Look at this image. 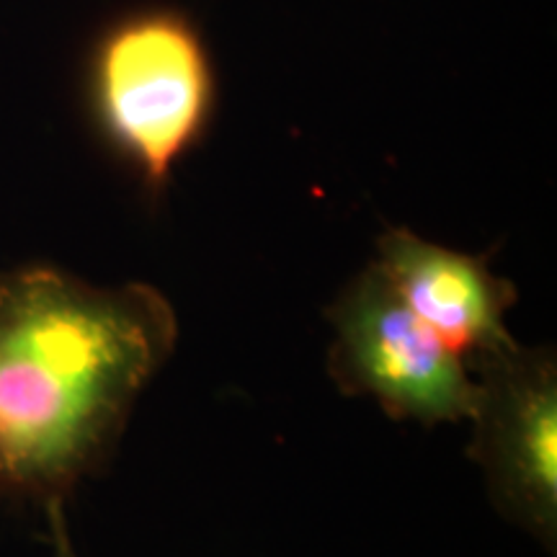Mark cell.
Here are the masks:
<instances>
[{"label":"cell","instance_id":"1","mask_svg":"<svg viewBox=\"0 0 557 557\" xmlns=\"http://www.w3.org/2000/svg\"><path fill=\"white\" fill-rule=\"evenodd\" d=\"M176 341V310L150 284L94 287L50 263L0 271V496L65 500Z\"/></svg>","mask_w":557,"mask_h":557},{"label":"cell","instance_id":"5","mask_svg":"<svg viewBox=\"0 0 557 557\" xmlns=\"http://www.w3.org/2000/svg\"><path fill=\"white\" fill-rule=\"evenodd\" d=\"M374 267L465 364L517 346L506 329V312L517 305L519 292L480 256L393 227L377 240Z\"/></svg>","mask_w":557,"mask_h":557},{"label":"cell","instance_id":"2","mask_svg":"<svg viewBox=\"0 0 557 557\" xmlns=\"http://www.w3.org/2000/svg\"><path fill=\"white\" fill-rule=\"evenodd\" d=\"M96 129L148 199L212 129L220 81L201 26L178 5L120 13L96 37L86 73Z\"/></svg>","mask_w":557,"mask_h":557},{"label":"cell","instance_id":"6","mask_svg":"<svg viewBox=\"0 0 557 557\" xmlns=\"http://www.w3.org/2000/svg\"><path fill=\"white\" fill-rule=\"evenodd\" d=\"M45 513H47V527H50L52 557H81L78 549H75V545H73V537H70L65 500H60V498L47 500Z\"/></svg>","mask_w":557,"mask_h":557},{"label":"cell","instance_id":"4","mask_svg":"<svg viewBox=\"0 0 557 557\" xmlns=\"http://www.w3.org/2000/svg\"><path fill=\"white\" fill-rule=\"evenodd\" d=\"M470 455L493 504L542 545L557 540V364L547 348L511 346L472 361Z\"/></svg>","mask_w":557,"mask_h":557},{"label":"cell","instance_id":"3","mask_svg":"<svg viewBox=\"0 0 557 557\" xmlns=\"http://www.w3.org/2000/svg\"><path fill=\"white\" fill-rule=\"evenodd\" d=\"M329 320L336 331L331 374L346 393L367 395L387 416L426 426L472 416L475 374L395 295L374 263L341 292Z\"/></svg>","mask_w":557,"mask_h":557}]
</instances>
